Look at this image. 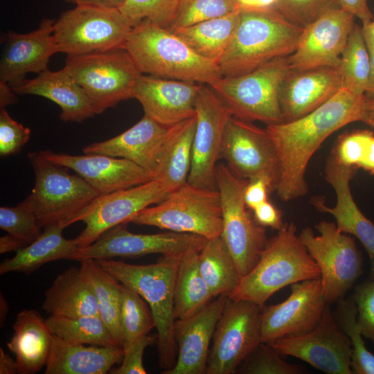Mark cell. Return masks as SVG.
Here are the masks:
<instances>
[{
    "mask_svg": "<svg viewBox=\"0 0 374 374\" xmlns=\"http://www.w3.org/2000/svg\"><path fill=\"white\" fill-rule=\"evenodd\" d=\"M366 95L342 86L322 105L296 120L269 124L266 127L276 150L279 179L276 191L285 202L304 196L308 191L305 171L312 156L333 132L362 121Z\"/></svg>",
    "mask_w": 374,
    "mask_h": 374,
    "instance_id": "1",
    "label": "cell"
},
{
    "mask_svg": "<svg viewBox=\"0 0 374 374\" xmlns=\"http://www.w3.org/2000/svg\"><path fill=\"white\" fill-rule=\"evenodd\" d=\"M124 48L143 74L208 85L222 77L217 63L199 55L169 29L148 21L132 27Z\"/></svg>",
    "mask_w": 374,
    "mask_h": 374,
    "instance_id": "2",
    "label": "cell"
},
{
    "mask_svg": "<svg viewBox=\"0 0 374 374\" xmlns=\"http://www.w3.org/2000/svg\"><path fill=\"white\" fill-rule=\"evenodd\" d=\"M302 30L276 8L240 9L234 35L218 62L222 77L243 75L274 58L290 55Z\"/></svg>",
    "mask_w": 374,
    "mask_h": 374,
    "instance_id": "3",
    "label": "cell"
},
{
    "mask_svg": "<svg viewBox=\"0 0 374 374\" xmlns=\"http://www.w3.org/2000/svg\"><path fill=\"white\" fill-rule=\"evenodd\" d=\"M182 255L161 256L155 263L148 265L129 264L112 258L96 260L121 284L138 293L150 306L157 331L159 364L164 370L172 368L177 359L174 290Z\"/></svg>",
    "mask_w": 374,
    "mask_h": 374,
    "instance_id": "4",
    "label": "cell"
},
{
    "mask_svg": "<svg viewBox=\"0 0 374 374\" xmlns=\"http://www.w3.org/2000/svg\"><path fill=\"white\" fill-rule=\"evenodd\" d=\"M320 276L319 268L296 235V226L293 222L285 223L268 240L256 265L240 278L228 297L262 307L280 289Z\"/></svg>",
    "mask_w": 374,
    "mask_h": 374,
    "instance_id": "5",
    "label": "cell"
},
{
    "mask_svg": "<svg viewBox=\"0 0 374 374\" xmlns=\"http://www.w3.org/2000/svg\"><path fill=\"white\" fill-rule=\"evenodd\" d=\"M35 174V185L22 201L35 213L42 228L58 224L66 228L100 195L79 175L45 158L40 151L28 153Z\"/></svg>",
    "mask_w": 374,
    "mask_h": 374,
    "instance_id": "6",
    "label": "cell"
},
{
    "mask_svg": "<svg viewBox=\"0 0 374 374\" xmlns=\"http://www.w3.org/2000/svg\"><path fill=\"white\" fill-rule=\"evenodd\" d=\"M290 71L287 57H280L245 74L222 77L209 86L232 116L267 125L280 123V89Z\"/></svg>",
    "mask_w": 374,
    "mask_h": 374,
    "instance_id": "7",
    "label": "cell"
},
{
    "mask_svg": "<svg viewBox=\"0 0 374 374\" xmlns=\"http://www.w3.org/2000/svg\"><path fill=\"white\" fill-rule=\"evenodd\" d=\"M130 222L215 238L221 235L223 227L220 193L186 182L155 206L140 211Z\"/></svg>",
    "mask_w": 374,
    "mask_h": 374,
    "instance_id": "8",
    "label": "cell"
},
{
    "mask_svg": "<svg viewBox=\"0 0 374 374\" xmlns=\"http://www.w3.org/2000/svg\"><path fill=\"white\" fill-rule=\"evenodd\" d=\"M64 69L82 88L96 114L133 98L142 73L125 48L66 55Z\"/></svg>",
    "mask_w": 374,
    "mask_h": 374,
    "instance_id": "9",
    "label": "cell"
},
{
    "mask_svg": "<svg viewBox=\"0 0 374 374\" xmlns=\"http://www.w3.org/2000/svg\"><path fill=\"white\" fill-rule=\"evenodd\" d=\"M132 24L119 8L75 6L53 24L58 53L79 55L124 48Z\"/></svg>",
    "mask_w": 374,
    "mask_h": 374,
    "instance_id": "10",
    "label": "cell"
},
{
    "mask_svg": "<svg viewBox=\"0 0 374 374\" xmlns=\"http://www.w3.org/2000/svg\"><path fill=\"white\" fill-rule=\"evenodd\" d=\"M247 182L228 166L217 165L216 184L223 220L221 237L241 277L256 265L268 241L265 227L256 221L245 204L244 190Z\"/></svg>",
    "mask_w": 374,
    "mask_h": 374,
    "instance_id": "11",
    "label": "cell"
},
{
    "mask_svg": "<svg viewBox=\"0 0 374 374\" xmlns=\"http://www.w3.org/2000/svg\"><path fill=\"white\" fill-rule=\"evenodd\" d=\"M299 237L319 268L323 294L328 304L343 299L363 272L362 256L353 235L341 232L336 223L321 221Z\"/></svg>",
    "mask_w": 374,
    "mask_h": 374,
    "instance_id": "12",
    "label": "cell"
},
{
    "mask_svg": "<svg viewBox=\"0 0 374 374\" xmlns=\"http://www.w3.org/2000/svg\"><path fill=\"white\" fill-rule=\"evenodd\" d=\"M261 310L253 302L227 298L213 334L206 373L237 371L262 342Z\"/></svg>",
    "mask_w": 374,
    "mask_h": 374,
    "instance_id": "13",
    "label": "cell"
},
{
    "mask_svg": "<svg viewBox=\"0 0 374 374\" xmlns=\"http://www.w3.org/2000/svg\"><path fill=\"white\" fill-rule=\"evenodd\" d=\"M207 239L192 233L168 231L154 234L130 232L127 223L118 224L102 234L93 243L77 248L69 260L110 259L159 253L181 256L188 250H201Z\"/></svg>",
    "mask_w": 374,
    "mask_h": 374,
    "instance_id": "14",
    "label": "cell"
},
{
    "mask_svg": "<svg viewBox=\"0 0 374 374\" xmlns=\"http://www.w3.org/2000/svg\"><path fill=\"white\" fill-rule=\"evenodd\" d=\"M196 127L187 182L216 189L217 161L226 123L232 116L225 104L208 84H202L195 101Z\"/></svg>",
    "mask_w": 374,
    "mask_h": 374,
    "instance_id": "15",
    "label": "cell"
},
{
    "mask_svg": "<svg viewBox=\"0 0 374 374\" xmlns=\"http://www.w3.org/2000/svg\"><path fill=\"white\" fill-rule=\"evenodd\" d=\"M271 346L280 355L296 357L328 374H353L352 346L328 305L318 325L303 335L278 339Z\"/></svg>",
    "mask_w": 374,
    "mask_h": 374,
    "instance_id": "16",
    "label": "cell"
},
{
    "mask_svg": "<svg viewBox=\"0 0 374 374\" xmlns=\"http://www.w3.org/2000/svg\"><path fill=\"white\" fill-rule=\"evenodd\" d=\"M220 157L237 176L247 180L265 177L276 190L278 161L266 130L231 116L226 125Z\"/></svg>",
    "mask_w": 374,
    "mask_h": 374,
    "instance_id": "17",
    "label": "cell"
},
{
    "mask_svg": "<svg viewBox=\"0 0 374 374\" xmlns=\"http://www.w3.org/2000/svg\"><path fill=\"white\" fill-rule=\"evenodd\" d=\"M170 193L158 181L118 190L97 197L79 217L84 229L75 238L78 248L96 240L110 229L128 223L140 211L164 199Z\"/></svg>",
    "mask_w": 374,
    "mask_h": 374,
    "instance_id": "18",
    "label": "cell"
},
{
    "mask_svg": "<svg viewBox=\"0 0 374 374\" xmlns=\"http://www.w3.org/2000/svg\"><path fill=\"white\" fill-rule=\"evenodd\" d=\"M328 305L320 278L292 284L291 293L284 301L262 307V341L270 344L310 332Z\"/></svg>",
    "mask_w": 374,
    "mask_h": 374,
    "instance_id": "19",
    "label": "cell"
},
{
    "mask_svg": "<svg viewBox=\"0 0 374 374\" xmlns=\"http://www.w3.org/2000/svg\"><path fill=\"white\" fill-rule=\"evenodd\" d=\"M355 17L340 7L330 9L303 28L294 52L287 57L291 70L339 67Z\"/></svg>",
    "mask_w": 374,
    "mask_h": 374,
    "instance_id": "20",
    "label": "cell"
},
{
    "mask_svg": "<svg viewBox=\"0 0 374 374\" xmlns=\"http://www.w3.org/2000/svg\"><path fill=\"white\" fill-rule=\"evenodd\" d=\"M54 19H44L27 33L12 30L2 37L0 82L12 88L22 84L28 73L39 74L48 69L50 58L58 53L53 36Z\"/></svg>",
    "mask_w": 374,
    "mask_h": 374,
    "instance_id": "21",
    "label": "cell"
},
{
    "mask_svg": "<svg viewBox=\"0 0 374 374\" xmlns=\"http://www.w3.org/2000/svg\"><path fill=\"white\" fill-rule=\"evenodd\" d=\"M228 296H218L197 313L176 319L174 338L177 347L175 365L163 374L206 373L209 345Z\"/></svg>",
    "mask_w": 374,
    "mask_h": 374,
    "instance_id": "22",
    "label": "cell"
},
{
    "mask_svg": "<svg viewBox=\"0 0 374 374\" xmlns=\"http://www.w3.org/2000/svg\"><path fill=\"white\" fill-rule=\"evenodd\" d=\"M202 84L141 74L133 87V98L144 114L171 127L195 115V101Z\"/></svg>",
    "mask_w": 374,
    "mask_h": 374,
    "instance_id": "23",
    "label": "cell"
},
{
    "mask_svg": "<svg viewBox=\"0 0 374 374\" xmlns=\"http://www.w3.org/2000/svg\"><path fill=\"white\" fill-rule=\"evenodd\" d=\"M47 159L73 170L100 195L140 185L153 179L152 174L132 161L100 154L71 155L41 150Z\"/></svg>",
    "mask_w": 374,
    "mask_h": 374,
    "instance_id": "24",
    "label": "cell"
},
{
    "mask_svg": "<svg viewBox=\"0 0 374 374\" xmlns=\"http://www.w3.org/2000/svg\"><path fill=\"white\" fill-rule=\"evenodd\" d=\"M357 168L339 163L332 155L325 169L326 181L332 186L337 202L334 206L325 204L321 197H314L312 204L319 211L332 215L338 229L357 238L368 253L371 278H374V224L360 211L353 197L350 183Z\"/></svg>",
    "mask_w": 374,
    "mask_h": 374,
    "instance_id": "25",
    "label": "cell"
},
{
    "mask_svg": "<svg viewBox=\"0 0 374 374\" xmlns=\"http://www.w3.org/2000/svg\"><path fill=\"white\" fill-rule=\"evenodd\" d=\"M342 86L340 67L290 69L279 93L283 122L296 120L318 108L335 96Z\"/></svg>",
    "mask_w": 374,
    "mask_h": 374,
    "instance_id": "26",
    "label": "cell"
},
{
    "mask_svg": "<svg viewBox=\"0 0 374 374\" xmlns=\"http://www.w3.org/2000/svg\"><path fill=\"white\" fill-rule=\"evenodd\" d=\"M170 127L163 125L148 116L123 133L106 141L83 148L84 154H100L125 159L152 175Z\"/></svg>",
    "mask_w": 374,
    "mask_h": 374,
    "instance_id": "27",
    "label": "cell"
},
{
    "mask_svg": "<svg viewBox=\"0 0 374 374\" xmlns=\"http://www.w3.org/2000/svg\"><path fill=\"white\" fill-rule=\"evenodd\" d=\"M12 89L16 94L35 95L53 101L61 109L59 118L63 122L80 123L96 114L82 88L64 67L55 71L48 69Z\"/></svg>",
    "mask_w": 374,
    "mask_h": 374,
    "instance_id": "28",
    "label": "cell"
},
{
    "mask_svg": "<svg viewBox=\"0 0 374 374\" xmlns=\"http://www.w3.org/2000/svg\"><path fill=\"white\" fill-rule=\"evenodd\" d=\"M119 346H86L54 335L45 365V374H105L122 360Z\"/></svg>",
    "mask_w": 374,
    "mask_h": 374,
    "instance_id": "29",
    "label": "cell"
},
{
    "mask_svg": "<svg viewBox=\"0 0 374 374\" xmlns=\"http://www.w3.org/2000/svg\"><path fill=\"white\" fill-rule=\"evenodd\" d=\"M14 335L7 343L15 355L18 373L34 374L46 363L53 334L35 310H23L12 326Z\"/></svg>",
    "mask_w": 374,
    "mask_h": 374,
    "instance_id": "30",
    "label": "cell"
},
{
    "mask_svg": "<svg viewBox=\"0 0 374 374\" xmlns=\"http://www.w3.org/2000/svg\"><path fill=\"white\" fill-rule=\"evenodd\" d=\"M42 308L54 316L100 317L93 290L80 267H70L54 279L45 292Z\"/></svg>",
    "mask_w": 374,
    "mask_h": 374,
    "instance_id": "31",
    "label": "cell"
},
{
    "mask_svg": "<svg viewBox=\"0 0 374 374\" xmlns=\"http://www.w3.org/2000/svg\"><path fill=\"white\" fill-rule=\"evenodd\" d=\"M195 127L196 115L170 127L153 175L169 193L187 182Z\"/></svg>",
    "mask_w": 374,
    "mask_h": 374,
    "instance_id": "32",
    "label": "cell"
},
{
    "mask_svg": "<svg viewBox=\"0 0 374 374\" xmlns=\"http://www.w3.org/2000/svg\"><path fill=\"white\" fill-rule=\"evenodd\" d=\"M42 234L33 242L17 251L12 258L0 265V274L10 272L30 274L47 262L60 259L69 260L78 248L75 239H66L64 229L58 224L45 226Z\"/></svg>",
    "mask_w": 374,
    "mask_h": 374,
    "instance_id": "33",
    "label": "cell"
},
{
    "mask_svg": "<svg viewBox=\"0 0 374 374\" xmlns=\"http://www.w3.org/2000/svg\"><path fill=\"white\" fill-rule=\"evenodd\" d=\"M240 10L172 32L199 55L218 64L237 28Z\"/></svg>",
    "mask_w": 374,
    "mask_h": 374,
    "instance_id": "34",
    "label": "cell"
},
{
    "mask_svg": "<svg viewBox=\"0 0 374 374\" xmlns=\"http://www.w3.org/2000/svg\"><path fill=\"white\" fill-rule=\"evenodd\" d=\"M200 251L188 250L180 258L174 290L176 319L197 313L214 297L199 271Z\"/></svg>",
    "mask_w": 374,
    "mask_h": 374,
    "instance_id": "35",
    "label": "cell"
},
{
    "mask_svg": "<svg viewBox=\"0 0 374 374\" xmlns=\"http://www.w3.org/2000/svg\"><path fill=\"white\" fill-rule=\"evenodd\" d=\"M80 269L92 287L98 304L99 316L123 348L121 328V283L104 269L96 260L80 261Z\"/></svg>",
    "mask_w": 374,
    "mask_h": 374,
    "instance_id": "36",
    "label": "cell"
},
{
    "mask_svg": "<svg viewBox=\"0 0 374 374\" xmlns=\"http://www.w3.org/2000/svg\"><path fill=\"white\" fill-rule=\"evenodd\" d=\"M199 267L214 297L228 296L241 278L236 263L221 235L207 240L199 253Z\"/></svg>",
    "mask_w": 374,
    "mask_h": 374,
    "instance_id": "37",
    "label": "cell"
},
{
    "mask_svg": "<svg viewBox=\"0 0 374 374\" xmlns=\"http://www.w3.org/2000/svg\"><path fill=\"white\" fill-rule=\"evenodd\" d=\"M46 321L52 333L66 341L84 345L119 346L100 317L50 315Z\"/></svg>",
    "mask_w": 374,
    "mask_h": 374,
    "instance_id": "38",
    "label": "cell"
},
{
    "mask_svg": "<svg viewBox=\"0 0 374 374\" xmlns=\"http://www.w3.org/2000/svg\"><path fill=\"white\" fill-rule=\"evenodd\" d=\"M343 87L365 94L370 75V60L362 28L355 24L341 56Z\"/></svg>",
    "mask_w": 374,
    "mask_h": 374,
    "instance_id": "39",
    "label": "cell"
},
{
    "mask_svg": "<svg viewBox=\"0 0 374 374\" xmlns=\"http://www.w3.org/2000/svg\"><path fill=\"white\" fill-rule=\"evenodd\" d=\"M335 319L352 346L351 369L354 374H374V355L366 348L359 327L357 307L352 299L338 301Z\"/></svg>",
    "mask_w": 374,
    "mask_h": 374,
    "instance_id": "40",
    "label": "cell"
},
{
    "mask_svg": "<svg viewBox=\"0 0 374 374\" xmlns=\"http://www.w3.org/2000/svg\"><path fill=\"white\" fill-rule=\"evenodd\" d=\"M123 348L149 334L155 328L150 306L136 292L121 284Z\"/></svg>",
    "mask_w": 374,
    "mask_h": 374,
    "instance_id": "41",
    "label": "cell"
},
{
    "mask_svg": "<svg viewBox=\"0 0 374 374\" xmlns=\"http://www.w3.org/2000/svg\"><path fill=\"white\" fill-rule=\"evenodd\" d=\"M341 164L374 175V134L359 130L341 135L331 154Z\"/></svg>",
    "mask_w": 374,
    "mask_h": 374,
    "instance_id": "42",
    "label": "cell"
},
{
    "mask_svg": "<svg viewBox=\"0 0 374 374\" xmlns=\"http://www.w3.org/2000/svg\"><path fill=\"white\" fill-rule=\"evenodd\" d=\"M180 0H126L119 8L132 26L148 21L170 29L177 17Z\"/></svg>",
    "mask_w": 374,
    "mask_h": 374,
    "instance_id": "43",
    "label": "cell"
},
{
    "mask_svg": "<svg viewBox=\"0 0 374 374\" xmlns=\"http://www.w3.org/2000/svg\"><path fill=\"white\" fill-rule=\"evenodd\" d=\"M239 10L236 0H180L177 17L169 30L174 31Z\"/></svg>",
    "mask_w": 374,
    "mask_h": 374,
    "instance_id": "44",
    "label": "cell"
},
{
    "mask_svg": "<svg viewBox=\"0 0 374 374\" xmlns=\"http://www.w3.org/2000/svg\"><path fill=\"white\" fill-rule=\"evenodd\" d=\"M237 371L242 374H300L304 370L284 361L271 344L262 341Z\"/></svg>",
    "mask_w": 374,
    "mask_h": 374,
    "instance_id": "45",
    "label": "cell"
},
{
    "mask_svg": "<svg viewBox=\"0 0 374 374\" xmlns=\"http://www.w3.org/2000/svg\"><path fill=\"white\" fill-rule=\"evenodd\" d=\"M0 228L27 244L42 233L34 212L23 202L14 207L0 208Z\"/></svg>",
    "mask_w": 374,
    "mask_h": 374,
    "instance_id": "46",
    "label": "cell"
},
{
    "mask_svg": "<svg viewBox=\"0 0 374 374\" xmlns=\"http://www.w3.org/2000/svg\"><path fill=\"white\" fill-rule=\"evenodd\" d=\"M338 7V0H277L276 5L284 17L302 28L328 10Z\"/></svg>",
    "mask_w": 374,
    "mask_h": 374,
    "instance_id": "47",
    "label": "cell"
},
{
    "mask_svg": "<svg viewBox=\"0 0 374 374\" xmlns=\"http://www.w3.org/2000/svg\"><path fill=\"white\" fill-rule=\"evenodd\" d=\"M30 130L15 121L6 110L0 108V155L7 157L19 153L28 141Z\"/></svg>",
    "mask_w": 374,
    "mask_h": 374,
    "instance_id": "48",
    "label": "cell"
},
{
    "mask_svg": "<svg viewBox=\"0 0 374 374\" xmlns=\"http://www.w3.org/2000/svg\"><path fill=\"white\" fill-rule=\"evenodd\" d=\"M353 300L362 334L374 343V278L355 287Z\"/></svg>",
    "mask_w": 374,
    "mask_h": 374,
    "instance_id": "49",
    "label": "cell"
},
{
    "mask_svg": "<svg viewBox=\"0 0 374 374\" xmlns=\"http://www.w3.org/2000/svg\"><path fill=\"white\" fill-rule=\"evenodd\" d=\"M156 337L145 335L123 348L124 355L119 367L112 370L113 374H145L143 357L145 348L152 344Z\"/></svg>",
    "mask_w": 374,
    "mask_h": 374,
    "instance_id": "50",
    "label": "cell"
},
{
    "mask_svg": "<svg viewBox=\"0 0 374 374\" xmlns=\"http://www.w3.org/2000/svg\"><path fill=\"white\" fill-rule=\"evenodd\" d=\"M274 190L272 183L263 177L248 180L244 190V199L247 207L251 210L267 199L268 193Z\"/></svg>",
    "mask_w": 374,
    "mask_h": 374,
    "instance_id": "51",
    "label": "cell"
},
{
    "mask_svg": "<svg viewBox=\"0 0 374 374\" xmlns=\"http://www.w3.org/2000/svg\"><path fill=\"white\" fill-rule=\"evenodd\" d=\"M252 211L256 221L264 227H271L279 230L284 225L281 212L268 200L258 205Z\"/></svg>",
    "mask_w": 374,
    "mask_h": 374,
    "instance_id": "52",
    "label": "cell"
},
{
    "mask_svg": "<svg viewBox=\"0 0 374 374\" xmlns=\"http://www.w3.org/2000/svg\"><path fill=\"white\" fill-rule=\"evenodd\" d=\"M367 2L368 0H338L339 7L359 19L362 26L368 24L373 19Z\"/></svg>",
    "mask_w": 374,
    "mask_h": 374,
    "instance_id": "53",
    "label": "cell"
},
{
    "mask_svg": "<svg viewBox=\"0 0 374 374\" xmlns=\"http://www.w3.org/2000/svg\"><path fill=\"white\" fill-rule=\"evenodd\" d=\"M362 33L368 49L370 60V75L368 86L365 92L367 96L374 95V39L368 28L362 26Z\"/></svg>",
    "mask_w": 374,
    "mask_h": 374,
    "instance_id": "54",
    "label": "cell"
},
{
    "mask_svg": "<svg viewBox=\"0 0 374 374\" xmlns=\"http://www.w3.org/2000/svg\"><path fill=\"white\" fill-rule=\"evenodd\" d=\"M236 2L240 9L265 10L276 8L277 0H236Z\"/></svg>",
    "mask_w": 374,
    "mask_h": 374,
    "instance_id": "55",
    "label": "cell"
},
{
    "mask_svg": "<svg viewBox=\"0 0 374 374\" xmlns=\"http://www.w3.org/2000/svg\"><path fill=\"white\" fill-rule=\"evenodd\" d=\"M75 6H93L119 8L126 0H62Z\"/></svg>",
    "mask_w": 374,
    "mask_h": 374,
    "instance_id": "56",
    "label": "cell"
},
{
    "mask_svg": "<svg viewBox=\"0 0 374 374\" xmlns=\"http://www.w3.org/2000/svg\"><path fill=\"white\" fill-rule=\"evenodd\" d=\"M26 245L25 242L8 234L0 238V253L18 251Z\"/></svg>",
    "mask_w": 374,
    "mask_h": 374,
    "instance_id": "57",
    "label": "cell"
},
{
    "mask_svg": "<svg viewBox=\"0 0 374 374\" xmlns=\"http://www.w3.org/2000/svg\"><path fill=\"white\" fill-rule=\"evenodd\" d=\"M0 373L15 374L18 373L16 359L14 360L8 354L0 348Z\"/></svg>",
    "mask_w": 374,
    "mask_h": 374,
    "instance_id": "58",
    "label": "cell"
},
{
    "mask_svg": "<svg viewBox=\"0 0 374 374\" xmlns=\"http://www.w3.org/2000/svg\"><path fill=\"white\" fill-rule=\"evenodd\" d=\"M15 93L8 84L0 82V108L15 104L17 102Z\"/></svg>",
    "mask_w": 374,
    "mask_h": 374,
    "instance_id": "59",
    "label": "cell"
},
{
    "mask_svg": "<svg viewBox=\"0 0 374 374\" xmlns=\"http://www.w3.org/2000/svg\"><path fill=\"white\" fill-rule=\"evenodd\" d=\"M362 121L374 127V95H366V102Z\"/></svg>",
    "mask_w": 374,
    "mask_h": 374,
    "instance_id": "60",
    "label": "cell"
},
{
    "mask_svg": "<svg viewBox=\"0 0 374 374\" xmlns=\"http://www.w3.org/2000/svg\"><path fill=\"white\" fill-rule=\"evenodd\" d=\"M8 310V303L6 301L5 299L2 297V294H1V323L4 322Z\"/></svg>",
    "mask_w": 374,
    "mask_h": 374,
    "instance_id": "61",
    "label": "cell"
},
{
    "mask_svg": "<svg viewBox=\"0 0 374 374\" xmlns=\"http://www.w3.org/2000/svg\"><path fill=\"white\" fill-rule=\"evenodd\" d=\"M364 26L368 28L371 36L374 39V20H372L368 24Z\"/></svg>",
    "mask_w": 374,
    "mask_h": 374,
    "instance_id": "62",
    "label": "cell"
}]
</instances>
